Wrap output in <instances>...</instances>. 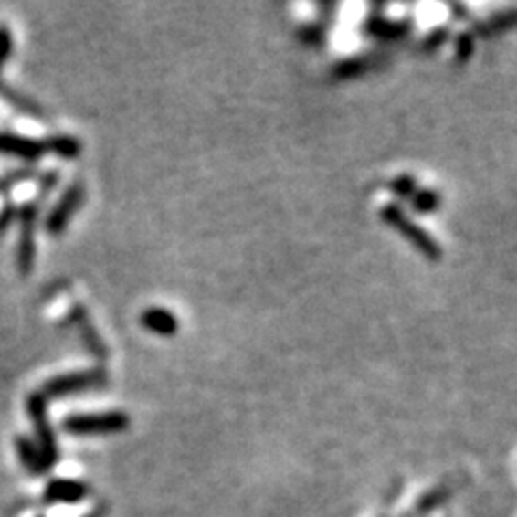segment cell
<instances>
[{
    "label": "cell",
    "mask_w": 517,
    "mask_h": 517,
    "mask_svg": "<svg viewBox=\"0 0 517 517\" xmlns=\"http://www.w3.org/2000/svg\"><path fill=\"white\" fill-rule=\"evenodd\" d=\"M11 47H14V41H11V33L7 26H0V65L9 58Z\"/></svg>",
    "instance_id": "22"
},
{
    "label": "cell",
    "mask_w": 517,
    "mask_h": 517,
    "mask_svg": "<svg viewBox=\"0 0 517 517\" xmlns=\"http://www.w3.org/2000/svg\"><path fill=\"white\" fill-rule=\"evenodd\" d=\"M472 52H474V35L470 31H464L457 35V41H455V61L457 63H468L472 58Z\"/></svg>",
    "instance_id": "18"
},
{
    "label": "cell",
    "mask_w": 517,
    "mask_h": 517,
    "mask_svg": "<svg viewBox=\"0 0 517 517\" xmlns=\"http://www.w3.org/2000/svg\"><path fill=\"white\" fill-rule=\"evenodd\" d=\"M106 384H108V373L104 369H100V366H95V369L71 371L52 377V380L44 386V390H41V395H44L46 399H58V396L84 393V390L104 388Z\"/></svg>",
    "instance_id": "3"
},
{
    "label": "cell",
    "mask_w": 517,
    "mask_h": 517,
    "mask_svg": "<svg viewBox=\"0 0 517 517\" xmlns=\"http://www.w3.org/2000/svg\"><path fill=\"white\" fill-rule=\"evenodd\" d=\"M128 412L112 410L104 414H74L63 420V429L71 436L91 438V436H114L123 434L130 427Z\"/></svg>",
    "instance_id": "2"
},
{
    "label": "cell",
    "mask_w": 517,
    "mask_h": 517,
    "mask_svg": "<svg viewBox=\"0 0 517 517\" xmlns=\"http://www.w3.org/2000/svg\"><path fill=\"white\" fill-rule=\"evenodd\" d=\"M141 326L147 332L162 336V339H168V336H175L179 332L177 315L164 309V306H149V309L142 311Z\"/></svg>",
    "instance_id": "10"
},
{
    "label": "cell",
    "mask_w": 517,
    "mask_h": 517,
    "mask_svg": "<svg viewBox=\"0 0 517 517\" xmlns=\"http://www.w3.org/2000/svg\"><path fill=\"white\" fill-rule=\"evenodd\" d=\"M414 212L418 214H436L442 206V196L440 192L434 188H418L414 192V196L410 198Z\"/></svg>",
    "instance_id": "16"
},
{
    "label": "cell",
    "mask_w": 517,
    "mask_h": 517,
    "mask_svg": "<svg viewBox=\"0 0 517 517\" xmlns=\"http://www.w3.org/2000/svg\"><path fill=\"white\" fill-rule=\"evenodd\" d=\"M89 494V487L82 480L74 479H54L47 483L44 498L47 504H78Z\"/></svg>",
    "instance_id": "9"
},
{
    "label": "cell",
    "mask_w": 517,
    "mask_h": 517,
    "mask_svg": "<svg viewBox=\"0 0 517 517\" xmlns=\"http://www.w3.org/2000/svg\"><path fill=\"white\" fill-rule=\"evenodd\" d=\"M46 141L17 136V134H0V153L16 155L26 162H37L46 155Z\"/></svg>",
    "instance_id": "8"
},
{
    "label": "cell",
    "mask_w": 517,
    "mask_h": 517,
    "mask_svg": "<svg viewBox=\"0 0 517 517\" xmlns=\"http://www.w3.org/2000/svg\"><path fill=\"white\" fill-rule=\"evenodd\" d=\"M16 447H17V455H20L22 464L28 468V472L33 474L47 472V464L44 455H41V450L37 448V444L28 440V438H17Z\"/></svg>",
    "instance_id": "14"
},
{
    "label": "cell",
    "mask_w": 517,
    "mask_h": 517,
    "mask_svg": "<svg viewBox=\"0 0 517 517\" xmlns=\"http://www.w3.org/2000/svg\"><path fill=\"white\" fill-rule=\"evenodd\" d=\"M417 190H418V182L417 177L412 175H399L390 182V192H393L396 198H412Z\"/></svg>",
    "instance_id": "19"
},
{
    "label": "cell",
    "mask_w": 517,
    "mask_h": 517,
    "mask_svg": "<svg viewBox=\"0 0 517 517\" xmlns=\"http://www.w3.org/2000/svg\"><path fill=\"white\" fill-rule=\"evenodd\" d=\"M46 149L52 152L54 155L63 160H76L78 155L82 153V142L78 141L76 136H68V134H57L50 136L46 141Z\"/></svg>",
    "instance_id": "15"
},
{
    "label": "cell",
    "mask_w": 517,
    "mask_h": 517,
    "mask_svg": "<svg viewBox=\"0 0 517 517\" xmlns=\"http://www.w3.org/2000/svg\"><path fill=\"white\" fill-rule=\"evenodd\" d=\"M46 396L41 393H33L28 396V414H31V420L35 425V434H37V448L44 455L47 468L57 464L58 459V444L57 436H54L50 420H47V407H46Z\"/></svg>",
    "instance_id": "4"
},
{
    "label": "cell",
    "mask_w": 517,
    "mask_h": 517,
    "mask_svg": "<svg viewBox=\"0 0 517 517\" xmlns=\"http://www.w3.org/2000/svg\"><path fill=\"white\" fill-rule=\"evenodd\" d=\"M39 216V201H31L22 207L20 212V244H17V266L22 274H28L35 266V227H37Z\"/></svg>",
    "instance_id": "6"
},
{
    "label": "cell",
    "mask_w": 517,
    "mask_h": 517,
    "mask_svg": "<svg viewBox=\"0 0 517 517\" xmlns=\"http://www.w3.org/2000/svg\"><path fill=\"white\" fill-rule=\"evenodd\" d=\"M450 496V490L448 487H438V490L431 491V494H427L423 501L418 504V513H429V511H434L440 507V504L447 501Z\"/></svg>",
    "instance_id": "21"
},
{
    "label": "cell",
    "mask_w": 517,
    "mask_h": 517,
    "mask_svg": "<svg viewBox=\"0 0 517 517\" xmlns=\"http://www.w3.org/2000/svg\"><path fill=\"white\" fill-rule=\"evenodd\" d=\"M517 22V14L515 9H507L502 14H494L491 17H487L483 22H474L472 26V35H479V37H494V35H501L509 28H513Z\"/></svg>",
    "instance_id": "12"
},
{
    "label": "cell",
    "mask_w": 517,
    "mask_h": 517,
    "mask_svg": "<svg viewBox=\"0 0 517 517\" xmlns=\"http://www.w3.org/2000/svg\"><path fill=\"white\" fill-rule=\"evenodd\" d=\"M412 31V22L410 20H386L384 16H371L369 20L364 22V33L373 39L380 41H396L404 39Z\"/></svg>",
    "instance_id": "11"
},
{
    "label": "cell",
    "mask_w": 517,
    "mask_h": 517,
    "mask_svg": "<svg viewBox=\"0 0 517 517\" xmlns=\"http://www.w3.org/2000/svg\"><path fill=\"white\" fill-rule=\"evenodd\" d=\"M448 37H450V28L448 26H436V28H431V31L425 35L420 47H423L425 52H434V50H438V47H442L444 44H447Z\"/></svg>",
    "instance_id": "20"
},
{
    "label": "cell",
    "mask_w": 517,
    "mask_h": 517,
    "mask_svg": "<svg viewBox=\"0 0 517 517\" xmlns=\"http://www.w3.org/2000/svg\"><path fill=\"white\" fill-rule=\"evenodd\" d=\"M380 61L375 57H350V58H343L334 65V78L339 80H352V78H358L366 74V71L375 69Z\"/></svg>",
    "instance_id": "13"
},
{
    "label": "cell",
    "mask_w": 517,
    "mask_h": 517,
    "mask_svg": "<svg viewBox=\"0 0 517 517\" xmlns=\"http://www.w3.org/2000/svg\"><path fill=\"white\" fill-rule=\"evenodd\" d=\"M298 37L304 46L317 47V46H322L323 41H326V26H323V24H317V22L304 24V26L298 31Z\"/></svg>",
    "instance_id": "17"
},
{
    "label": "cell",
    "mask_w": 517,
    "mask_h": 517,
    "mask_svg": "<svg viewBox=\"0 0 517 517\" xmlns=\"http://www.w3.org/2000/svg\"><path fill=\"white\" fill-rule=\"evenodd\" d=\"M450 9H453L455 20H466V16H470V11H468L466 5H450Z\"/></svg>",
    "instance_id": "23"
},
{
    "label": "cell",
    "mask_w": 517,
    "mask_h": 517,
    "mask_svg": "<svg viewBox=\"0 0 517 517\" xmlns=\"http://www.w3.org/2000/svg\"><path fill=\"white\" fill-rule=\"evenodd\" d=\"M84 201V188L80 182L71 184L68 190L63 192V196L54 203V207L50 209L46 218V231L50 236H61V233L68 228L69 220L74 218V214L80 209Z\"/></svg>",
    "instance_id": "5"
},
{
    "label": "cell",
    "mask_w": 517,
    "mask_h": 517,
    "mask_svg": "<svg viewBox=\"0 0 517 517\" xmlns=\"http://www.w3.org/2000/svg\"><path fill=\"white\" fill-rule=\"evenodd\" d=\"M69 317H71V323H74L76 330H78V334H80L84 347H87V350L91 352L95 358H100V360L108 358L106 343L101 341L100 332H98V330H95L87 309H84V306H80V304H74V309H71Z\"/></svg>",
    "instance_id": "7"
},
{
    "label": "cell",
    "mask_w": 517,
    "mask_h": 517,
    "mask_svg": "<svg viewBox=\"0 0 517 517\" xmlns=\"http://www.w3.org/2000/svg\"><path fill=\"white\" fill-rule=\"evenodd\" d=\"M380 218L386 222L390 228H395L396 233H401L420 255L429 261H440L442 258V246L436 242V237L431 233H427L423 227H418L410 216L404 212V207L399 203H388L382 207Z\"/></svg>",
    "instance_id": "1"
}]
</instances>
